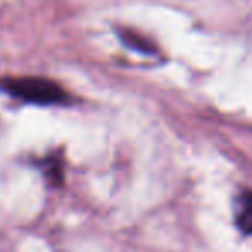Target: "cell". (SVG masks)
<instances>
[{"label": "cell", "mask_w": 252, "mask_h": 252, "mask_svg": "<svg viewBox=\"0 0 252 252\" xmlns=\"http://www.w3.org/2000/svg\"><path fill=\"white\" fill-rule=\"evenodd\" d=\"M119 35H121L123 42H125L128 47H131V49H137V50H140V52H144V54L154 52V47H152L151 43L145 42V40L142 38V36H137L135 33H131V32H121Z\"/></svg>", "instance_id": "cell-3"}, {"label": "cell", "mask_w": 252, "mask_h": 252, "mask_svg": "<svg viewBox=\"0 0 252 252\" xmlns=\"http://www.w3.org/2000/svg\"><path fill=\"white\" fill-rule=\"evenodd\" d=\"M0 92L12 100L33 105L69 104V94L59 83L42 76H5L0 78Z\"/></svg>", "instance_id": "cell-1"}, {"label": "cell", "mask_w": 252, "mask_h": 252, "mask_svg": "<svg viewBox=\"0 0 252 252\" xmlns=\"http://www.w3.org/2000/svg\"><path fill=\"white\" fill-rule=\"evenodd\" d=\"M43 173L47 175V178L50 180L52 183H59L61 182V175H63V168L61 164L52 158H47L45 159V166H43Z\"/></svg>", "instance_id": "cell-4"}, {"label": "cell", "mask_w": 252, "mask_h": 252, "mask_svg": "<svg viewBox=\"0 0 252 252\" xmlns=\"http://www.w3.org/2000/svg\"><path fill=\"white\" fill-rule=\"evenodd\" d=\"M235 223L245 235H252V190H245L238 195L235 207Z\"/></svg>", "instance_id": "cell-2"}]
</instances>
